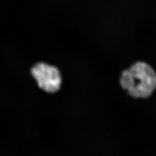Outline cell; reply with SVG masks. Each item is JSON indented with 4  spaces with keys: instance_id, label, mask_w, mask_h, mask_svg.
Segmentation results:
<instances>
[{
    "instance_id": "cell-1",
    "label": "cell",
    "mask_w": 156,
    "mask_h": 156,
    "mask_svg": "<svg viewBox=\"0 0 156 156\" xmlns=\"http://www.w3.org/2000/svg\"><path fill=\"white\" fill-rule=\"evenodd\" d=\"M120 83L132 97L147 98L156 88V74L148 64L139 61L123 71Z\"/></svg>"
},
{
    "instance_id": "cell-2",
    "label": "cell",
    "mask_w": 156,
    "mask_h": 156,
    "mask_svg": "<svg viewBox=\"0 0 156 156\" xmlns=\"http://www.w3.org/2000/svg\"><path fill=\"white\" fill-rule=\"evenodd\" d=\"M31 71L39 87L44 91L54 93L61 88L62 77L56 67L44 62H39L32 67Z\"/></svg>"
}]
</instances>
